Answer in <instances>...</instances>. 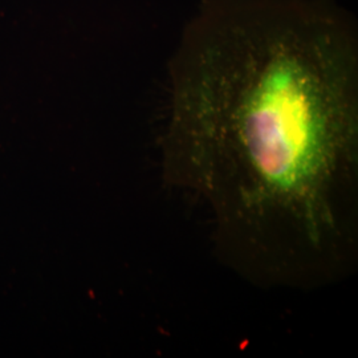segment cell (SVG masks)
<instances>
[{"label": "cell", "mask_w": 358, "mask_h": 358, "mask_svg": "<svg viewBox=\"0 0 358 358\" xmlns=\"http://www.w3.org/2000/svg\"><path fill=\"white\" fill-rule=\"evenodd\" d=\"M164 183L245 279L313 288L357 256V24L336 0H203L169 63Z\"/></svg>", "instance_id": "obj_1"}]
</instances>
